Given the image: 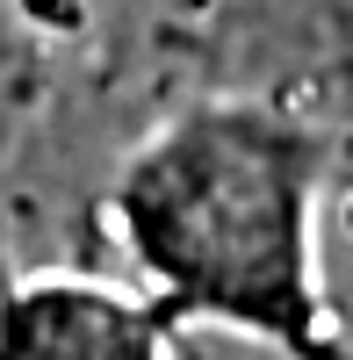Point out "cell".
I'll use <instances>...</instances> for the list:
<instances>
[{"mask_svg": "<svg viewBox=\"0 0 353 360\" xmlns=\"http://www.w3.org/2000/svg\"><path fill=\"white\" fill-rule=\"evenodd\" d=\"M325 130L259 101H210L144 137L115 180V224L152 303L288 360H339L325 303Z\"/></svg>", "mask_w": 353, "mask_h": 360, "instance_id": "cell-1", "label": "cell"}, {"mask_svg": "<svg viewBox=\"0 0 353 360\" xmlns=\"http://www.w3.org/2000/svg\"><path fill=\"white\" fill-rule=\"evenodd\" d=\"M173 317L137 288L44 274L0 303V360H166Z\"/></svg>", "mask_w": 353, "mask_h": 360, "instance_id": "cell-2", "label": "cell"}]
</instances>
